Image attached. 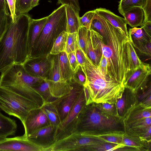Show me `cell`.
Segmentation results:
<instances>
[{"label": "cell", "mask_w": 151, "mask_h": 151, "mask_svg": "<svg viewBox=\"0 0 151 151\" xmlns=\"http://www.w3.org/2000/svg\"><path fill=\"white\" fill-rule=\"evenodd\" d=\"M90 29L102 37V52L107 61L108 77L124 85L130 70L127 51L129 37L96 12Z\"/></svg>", "instance_id": "cell-1"}, {"label": "cell", "mask_w": 151, "mask_h": 151, "mask_svg": "<svg viewBox=\"0 0 151 151\" xmlns=\"http://www.w3.org/2000/svg\"><path fill=\"white\" fill-rule=\"evenodd\" d=\"M31 18L27 14L11 19L0 40V73L14 64H22L28 58L27 39Z\"/></svg>", "instance_id": "cell-2"}, {"label": "cell", "mask_w": 151, "mask_h": 151, "mask_svg": "<svg viewBox=\"0 0 151 151\" xmlns=\"http://www.w3.org/2000/svg\"><path fill=\"white\" fill-rule=\"evenodd\" d=\"M74 133L95 137L126 134L121 119L104 112L93 102L86 105L79 113Z\"/></svg>", "instance_id": "cell-3"}, {"label": "cell", "mask_w": 151, "mask_h": 151, "mask_svg": "<svg viewBox=\"0 0 151 151\" xmlns=\"http://www.w3.org/2000/svg\"><path fill=\"white\" fill-rule=\"evenodd\" d=\"M85 64L81 66L86 77L83 86L87 88L92 101L115 104L124 91V85L103 75L85 53Z\"/></svg>", "instance_id": "cell-4"}, {"label": "cell", "mask_w": 151, "mask_h": 151, "mask_svg": "<svg viewBox=\"0 0 151 151\" xmlns=\"http://www.w3.org/2000/svg\"><path fill=\"white\" fill-rule=\"evenodd\" d=\"M45 79L29 75L22 64H14L1 72L0 85L33 101L41 108L45 102L35 88Z\"/></svg>", "instance_id": "cell-5"}, {"label": "cell", "mask_w": 151, "mask_h": 151, "mask_svg": "<svg viewBox=\"0 0 151 151\" xmlns=\"http://www.w3.org/2000/svg\"><path fill=\"white\" fill-rule=\"evenodd\" d=\"M66 29L65 5H61L48 16L47 21L37 39L28 58L50 54L57 37L63 31H66Z\"/></svg>", "instance_id": "cell-6"}, {"label": "cell", "mask_w": 151, "mask_h": 151, "mask_svg": "<svg viewBox=\"0 0 151 151\" xmlns=\"http://www.w3.org/2000/svg\"><path fill=\"white\" fill-rule=\"evenodd\" d=\"M33 101L0 85V108L23 124L29 112L39 108Z\"/></svg>", "instance_id": "cell-7"}, {"label": "cell", "mask_w": 151, "mask_h": 151, "mask_svg": "<svg viewBox=\"0 0 151 151\" xmlns=\"http://www.w3.org/2000/svg\"><path fill=\"white\" fill-rule=\"evenodd\" d=\"M105 142L97 137L74 133L56 141L50 151H93Z\"/></svg>", "instance_id": "cell-8"}, {"label": "cell", "mask_w": 151, "mask_h": 151, "mask_svg": "<svg viewBox=\"0 0 151 151\" xmlns=\"http://www.w3.org/2000/svg\"><path fill=\"white\" fill-rule=\"evenodd\" d=\"M86 105L84 88L66 117L57 127L55 134V142L71 134L75 129L78 116Z\"/></svg>", "instance_id": "cell-9"}, {"label": "cell", "mask_w": 151, "mask_h": 151, "mask_svg": "<svg viewBox=\"0 0 151 151\" xmlns=\"http://www.w3.org/2000/svg\"><path fill=\"white\" fill-rule=\"evenodd\" d=\"M59 54H51L52 66L47 78L51 94L55 99L69 92L71 89L70 82L61 78L59 67Z\"/></svg>", "instance_id": "cell-10"}, {"label": "cell", "mask_w": 151, "mask_h": 151, "mask_svg": "<svg viewBox=\"0 0 151 151\" xmlns=\"http://www.w3.org/2000/svg\"><path fill=\"white\" fill-rule=\"evenodd\" d=\"M69 81L71 85L70 91L50 102L56 108L61 122L67 116L84 88L83 85L73 79Z\"/></svg>", "instance_id": "cell-11"}, {"label": "cell", "mask_w": 151, "mask_h": 151, "mask_svg": "<svg viewBox=\"0 0 151 151\" xmlns=\"http://www.w3.org/2000/svg\"><path fill=\"white\" fill-rule=\"evenodd\" d=\"M151 73L150 65L144 63L141 65L130 70L124 83L125 88L138 94L146 88Z\"/></svg>", "instance_id": "cell-12"}, {"label": "cell", "mask_w": 151, "mask_h": 151, "mask_svg": "<svg viewBox=\"0 0 151 151\" xmlns=\"http://www.w3.org/2000/svg\"><path fill=\"white\" fill-rule=\"evenodd\" d=\"M29 75L35 77L47 78L52 66L50 54L28 58L22 64Z\"/></svg>", "instance_id": "cell-13"}, {"label": "cell", "mask_w": 151, "mask_h": 151, "mask_svg": "<svg viewBox=\"0 0 151 151\" xmlns=\"http://www.w3.org/2000/svg\"><path fill=\"white\" fill-rule=\"evenodd\" d=\"M57 127L51 125L46 126L36 130L27 139L43 151H50L55 142V134Z\"/></svg>", "instance_id": "cell-14"}, {"label": "cell", "mask_w": 151, "mask_h": 151, "mask_svg": "<svg viewBox=\"0 0 151 151\" xmlns=\"http://www.w3.org/2000/svg\"><path fill=\"white\" fill-rule=\"evenodd\" d=\"M22 124L24 129V133L23 136L26 138L38 129L50 125L41 108L30 111Z\"/></svg>", "instance_id": "cell-15"}, {"label": "cell", "mask_w": 151, "mask_h": 151, "mask_svg": "<svg viewBox=\"0 0 151 151\" xmlns=\"http://www.w3.org/2000/svg\"><path fill=\"white\" fill-rule=\"evenodd\" d=\"M0 151H43L23 135L6 139L0 142Z\"/></svg>", "instance_id": "cell-16"}, {"label": "cell", "mask_w": 151, "mask_h": 151, "mask_svg": "<svg viewBox=\"0 0 151 151\" xmlns=\"http://www.w3.org/2000/svg\"><path fill=\"white\" fill-rule=\"evenodd\" d=\"M102 37L98 32L90 29L86 44V54L93 63L97 66L102 55L101 42Z\"/></svg>", "instance_id": "cell-17"}, {"label": "cell", "mask_w": 151, "mask_h": 151, "mask_svg": "<svg viewBox=\"0 0 151 151\" xmlns=\"http://www.w3.org/2000/svg\"><path fill=\"white\" fill-rule=\"evenodd\" d=\"M125 88L122 97L115 103L117 115L122 120L138 103L137 94L127 88Z\"/></svg>", "instance_id": "cell-18"}, {"label": "cell", "mask_w": 151, "mask_h": 151, "mask_svg": "<svg viewBox=\"0 0 151 151\" xmlns=\"http://www.w3.org/2000/svg\"><path fill=\"white\" fill-rule=\"evenodd\" d=\"M48 16L37 19H31L29 25L27 39L28 58L33 46L46 23Z\"/></svg>", "instance_id": "cell-19"}, {"label": "cell", "mask_w": 151, "mask_h": 151, "mask_svg": "<svg viewBox=\"0 0 151 151\" xmlns=\"http://www.w3.org/2000/svg\"><path fill=\"white\" fill-rule=\"evenodd\" d=\"M96 13L100 15L115 27L120 29L129 36L127 23L124 18L117 16L105 8H100L94 10Z\"/></svg>", "instance_id": "cell-20"}, {"label": "cell", "mask_w": 151, "mask_h": 151, "mask_svg": "<svg viewBox=\"0 0 151 151\" xmlns=\"http://www.w3.org/2000/svg\"><path fill=\"white\" fill-rule=\"evenodd\" d=\"M67 19V29L68 34L76 32L80 27L79 11L71 6L65 5Z\"/></svg>", "instance_id": "cell-21"}, {"label": "cell", "mask_w": 151, "mask_h": 151, "mask_svg": "<svg viewBox=\"0 0 151 151\" xmlns=\"http://www.w3.org/2000/svg\"><path fill=\"white\" fill-rule=\"evenodd\" d=\"M128 32L129 38L135 49L151 41V37L142 27H134L129 29Z\"/></svg>", "instance_id": "cell-22"}, {"label": "cell", "mask_w": 151, "mask_h": 151, "mask_svg": "<svg viewBox=\"0 0 151 151\" xmlns=\"http://www.w3.org/2000/svg\"><path fill=\"white\" fill-rule=\"evenodd\" d=\"M123 16L127 24L131 27H141L144 19V12L142 8L135 7L132 8L125 12Z\"/></svg>", "instance_id": "cell-23"}, {"label": "cell", "mask_w": 151, "mask_h": 151, "mask_svg": "<svg viewBox=\"0 0 151 151\" xmlns=\"http://www.w3.org/2000/svg\"><path fill=\"white\" fill-rule=\"evenodd\" d=\"M151 117V108H146L139 103L134 106L123 119V124Z\"/></svg>", "instance_id": "cell-24"}, {"label": "cell", "mask_w": 151, "mask_h": 151, "mask_svg": "<svg viewBox=\"0 0 151 151\" xmlns=\"http://www.w3.org/2000/svg\"><path fill=\"white\" fill-rule=\"evenodd\" d=\"M16 121L0 112V137L14 135L17 129Z\"/></svg>", "instance_id": "cell-25"}, {"label": "cell", "mask_w": 151, "mask_h": 151, "mask_svg": "<svg viewBox=\"0 0 151 151\" xmlns=\"http://www.w3.org/2000/svg\"><path fill=\"white\" fill-rule=\"evenodd\" d=\"M59 62L61 79L69 81L73 79L74 71L70 65L67 54L65 51L60 53Z\"/></svg>", "instance_id": "cell-26"}, {"label": "cell", "mask_w": 151, "mask_h": 151, "mask_svg": "<svg viewBox=\"0 0 151 151\" xmlns=\"http://www.w3.org/2000/svg\"><path fill=\"white\" fill-rule=\"evenodd\" d=\"M41 108L47 116L50 125L57 127L61 123V121L54 106L50 102L45 104Z\"/></svg>", "instance_id": "cell-27"}, {"label": "cell", "mask_w": 151, "mask_h": 151, "mask_svg": "<svg viewBox=\"0 0 151 151\" xmlns=\"http://www.w3.org/2000/svg\"><path fill=\"white\" fill-rule=\"evenodd\" d=\"M68 33L64 31L60 34L55 41L50 54L57 55L65 51Z\"/></svg>", "instance_id": "cell-28"}, {"label": "cell", "mask_w": 151, "mask_h": 151, "mask_svg": "<svg viewBox=\"0 0 151 151\" xmlns=\"http://www.w3.org/2000/svg\"><path fill=\"white\" fill-rule=\"evenodd\" d=\"M146 1L147 0H120L119 2L118 10L123 16L125 12L132 8L138 7L142 8Z\"/></svg>", "instance_id": "cell-29"}, {"label": "cell", "mask_w": 151, "mask_h": 151, "mask_svg": "<svg viewBox=\"0 0 151 151\" xmlns=\"http://www.w3.org/2000/svg\"><path fill=\"white\" fill-rule=\"evenodd\" d=\"M35 89L42 97L45 104L51 102L55 99L51 94L47 78L37 85Z\"/></svg>", "instance_id": "cell-30"}, {"label": "cell", "mask_w": 151, "mask_h": 151, "mask_svg": "<svg viewBox=\"0 0 151 151\" xmlns=\"http://www.w3.org/2000/svg\"><path fill=\"white\" fill-rule=\"evenodd\" d=\"M127 51L130 70L135 68L143 64V63L138 56L130 40L127 44Z\"/></svg>", "instance_id": "cell-31"}, {"label": "cell", "mask_w": 151, "mask_h": 151, "mask_svg": "<svg viewBox=\"0 0 151 151\" xmlns=\"http://www.w3.org/2000/svg\"><path fill=\"white\" fill-rule=\"evenodd\" d=\"M144 141L137 137L128 135L126 134L122 136V144L125 147L135 148L137 150L143 149L145 146Z\"/></svg>", "instance_id": "cell-32"}, {"label": "cell", "mask_w": 151, "mask_h": 151, "mask_svg": "<svg viewBox=\"0 0 151 151\" xmlns=\"http://www.w3.org/2000/svg\"><path fill=\"white\" fill-rule=\"evenodd\" d=\"M89 30L84 27H80L77 32L78 45L85 54Z\"/></svg>", "instance_id": "cell-33"}, {"label": "cell", "mask_w": 151, "mask_h": 151, "mask_svg": "<svg viewBox=\"0 0 151 151\" xmlns=\"http://www.w3.org/2000/svg\"><path fill=\"white\" fill-rule=\"evenodd\" d=\"M32 0H16L15 13L16 15L27 14L32 9Z\"/></svg>", "instance_id": "cell-34"}, {"label": "cell", "mask_w": 151, "mask_h": 151, "mask_svg": "<svg viewBox=\"0 0 151 151\" xmlns=\"http://www.w3.org/2000/svg\"><path fill=\"white\" fill-rule=\"evenodd\" d=\"M77 32L68 34L65 52L67 53L75 52L78 47Z\"/></svg>", "instance_id": "cell-35"}, {"label": "cell", "mask_w": 151, "mask_h": 151, "mask_svg": "<svg viewBox=\"0 0 151 151\" xmlns=\"http://www.w3.org/2000/svg\"><path fill=\"white\" fill-rule=\"evenodd\" d=\"M8 10L0 12V40L5 32L10 21Z\"/></svg>", "instance_id": "cell-36"}, {"label": "cell", "mask_w": 151, "mask_h": 151, "mask_svg": "<svg viewBox=\"0 0 151 151\" xmlns=\"http://www.w3.org/2000/svg\"><path fill=\"white\" fill-rule=\"evenodd\" d=\"M125 147L122 145L105 142L96 146L93 151H111L117 150Z\"/></svg>", "instance_id": "cell-37"}, {"label": "cell", "mask_w": 151, "mask_h": 151, "mask_svg": "<svg viewBox=\"0 0 151 151\" xmlns=\"http://www.w3.org/2000/svg\"><path fill=\"white\" fill-rule=\"evenodd\" d=\"M96 104L97 106L104 112L111 115L119 117L117 114L115 104L106 103Z\"/></svg>", "instance_id": "cell-38"}, {"label": "cell", "mask_w": 151, "mask_h": 151, "mask_svg": "<svg viewBox=\"0 0 151 151\" xmlns=\"http://www.w3.org/2000/svg\"><path fill=\"white\" fill-rule=\"evenodd\" d=\"M95 13L94 10L86 12L80 18V27H83L90 30L92 21Z\"/></svg>", "instance_id": "cell-39"}, {"label": "cell", "mask_w": 151, "mask_h": 151, "mask_svg": "<svg viewBox=\"0 0 151 151\" xmlns=\"http://www.w3.org/2000/svg\"><path fill=\"white\" fill-rule=\"evenodd\" d=\"M122 136L113 135H108L99 136L96 137L105 142L123 145Z\"/></svg>", "instance_id": "cell-40"}, {"label": "cell", "mask_w": 151, "mask_h": 151, "mask_svg": "<svg viewBox=\"0 0 151 151\" xmlns=\"http://www.w3.org/2000/svg\"><path fill=\"white\" fill-rule=\"evenodd\" d=\"M73 80L83 86L86 80V77L81 66L79 65L74 72Z\"/></svg>", "instance_id": "cell-41"}, {"label": "cell", "mask_w": 151, "mask_h": 151, "mask_svg": "<svg viewBox=\"0 0 151 151\" xmlns=\"http://www.w3.org/2000/svg\"><path fill=\"white\" fill-rule=\"evenodd\" d=\"M136 49L141 55L150 57L151 55V41Z\"/></svg>", "instance_id": "cell-42"}, {"label": "cell", "mask_w": 151, "mask_h": 151, "mask_svg": "<svg viewBox=\"0 0 151 151\" xmlns=\"http://www.w3.org/2000/svg\"><path fill=\"white\" fill-rule=\"evenodd\" d=\"M142 9L144 14L143 23L151 21V0H147L145 5Z\"/></svg>", "instance_id": "cell-43"}, {"label": "cell", "mask_w": 151, "mask_h": 151, "mask_svg": "<svg viewBox=\"0 0 151 151\" xmlns=\"http://www.w3.org/2000/svg\"><path fill=\"white\" fill-rule=\"evenodd\" d=\"M97 67L99 71L103 75L105 76L108 77L107 73V61L103 54L100 61Z\"/></svg>", "instance_id": "cell-44"}, {"label": "cell", "mask_w": 151, "mask_h": 151, "mask_svg": "<svg viewBox=\"0 0 151 151\" xmlns=\"http://www.w3.org/2000/svg\"><path fill=\"white\" fill-rule=\"evenodd\" d=\"M67 54L70 65L74 72L79 65L76 59L75 52Z\"/></svg>", "instance_id": "cell-45"}, {"label": "cell", "mask_w": 151, "mask_h": 151, "mask_svg": "<svg viewBox=\"0 0 151 151\" xmlns=\"http://www.w3.org/2000/svg\"><path fill=\"white\" fill-rule=\"evenodd\" d=\"M58 4L62 5H68L76 9L79 11L80 8L78 0H58Z\"/></svg>", "instance_id": "cell-46"}, {"label": "cell", "mask_w": 151, "mask_h": 151, "mask_svg": "<svg viewBox=\"0 0 151 151\" xmlns=\"http://www.w3.org/2000/svg\"><path fill=\"white\" fill-rule=\"evenodd\" d=\"M76 55L77 61L81 66L84 65L85 62V53L79 47L75 51Z\"/></svg>", "instance_id": "cell-47"}, {"label": "cell", "mask_w": 151, "mask_h": 151, "mask_svg": "<svg viewBox=\"0 0 151 151\" xmlns=\"http://www.w3.org/2000/svg\"><path fill=\"white\" fill-rule=\"evenodd\" d=\"M10 12V17L12 21H14L17 15L15 13L16 0H6Z\"/></svg>", "instance_id": "cell-48"}, {"label": "cell", "mask_w": 151, "mask_h": 151, "mask_svg": "<svg viewBox=\"0 0 151 151\" xmlns=\"http://www.w3.org/2000/svg\"><path fill=\"white\" fill-rule=\"evenodd\" d=\"M151 85H150L149 87L145 91H144L140 94H137V98L139 103L151 95Z\"/></svg>", "instance_id": "cell-49"}, {"label": "cell", "mask_w": 151, "mask_h": 151, "mask_svg": "<svg viewBox=\"0 0 151 151\" xmlns=\"http://www.w3.org/2000/svg\"><path fill=\"white\" fill-rule=\"evenodd\" d=\"M142 106L146 108H151V95L139 103Z\"/></svg>", "instance_id": "cell-50"}, {"label": "cell", "mask_w": 151, "mask_h": 151, "mask_svg": "<svg viewBox=\"0 0 151 151\" xmlns=\"http://www.w3.org/2000/svg\"><path fill=\"white\" fill-rule=\"evenodd\" d=\"M144 30L146 33L151 37V21H147L143 22L140 27Z\"/></svg>", "instance_id": "cell-51"}, {"label": "cell", "mask_w": 151, "mask_h": 151, "mask_svg": "<svg viewBox=\"0 0 151 151\" xmlns=\"http://www.w3.org/2000/svg\"><path fill=\"white\" fill-rule=\"evenodd\" d=\"M6 0H0V12L4 10H8Z\"/></svg>", "instance_id": "cell-52"}, {"label": "cell", "mask_w": 151, "mask_h": 151, "mask_svg": "<svg viewBox=\"0 0 151 151\" xmlns=\"http://www.w3.org/2000/svg\"><path fill=\"white\" fill-rule=\"evenodd\" d=\"M40 0H32L31 3V7L32 9L33 7L39 4V1Z\"/></svg>", "instance_id": "cell-53"}, {"label": "cell", "mask_w": 151, "mask_h": 151, "mask_svg": "<svg viewBox=\"0 0 151 151\" xmlns=\"http://www.w3.org/2000/svg\"><path fill=\"white\" fill-rule=\"evenodd\" d=\"M6 137H0V142L4 140Z\"/></svg>", "instance_id": "cell-54"}, {"label": "cell", "mask_w": 151, "mask_h": 151, "mask_svg": "<svg viewBox=\"0 0 151 151\" xmlns=\"http://www.w3.org/2000/svg\"><path fill=\"white\" fill-rule=\"evenodd\" d=\"M1 109L0 108V112H1Z\"/></svg>", "instance_id": "cell-55"}]
</instances>
